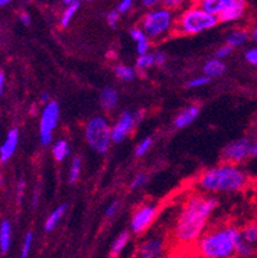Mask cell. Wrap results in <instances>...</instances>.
I'll list each match as a JSON object with an SVG mask.
<instances>
[{
    "label": "cell",
    "mask_w": 257,
    "mask_h": 258,
    "mask_svg": "<svg viewBox=\"0 0 257 258\" xmlns=\"http://www.w3.org/2000/svg\"><path fill=\"white\" fill-rule=\"evenodd\" d=\"M218 207L215 198L203 194H192L181 207L176 220L174 236L179 244H192L201 239L210 216Z\"/></svg>",
    "instance_id": "cell-1"
},
{
    "label": "cell",
    "mask_w": 257,
    "mask_h": 258,
    "mask_svg": "<svg viewBox=\"0 0 257 258\" xmlns=\"http://www.w3.org/2000/svg\"><path fill=\"white\" fill-rule=\"evenodd\" d=\"M248 177L235 165L216 166L204 171L198 180V186L209 193H233L246 186Z\"/></svg>",
    "instance_id": "cell-2"
},
{
    "label": "cell",
    "mask_w": 257,
    "mask_h": 258,
    "mask_svg": "<svg viewBox=\"0 0 257 258\" xmlns=\"http://www.w3.org/2000/svg\"><path fill=\"white\" fill-rule=\"evenodd\" d=\"M240 238V231L233 226L212 230L197 241L198 252L203 258H230L235 254V245Z\"/></svg>",
    "instance_id": "cell-3"
},
{
    "label": "cell",
    "mask_w": 257,
    "mask_h": 258,
    "mask_svg": "<svg viewBox=\"0 0 257 258\" xmlns=\"http://www.w3.org/2000/svg\"><path fill=\"white\" fill-rule=\"evenodd\" d=\"M219 23V18L207 13L198 6H193L179 16L176 20V30L184 35H195L214 29Z\"/></svg>",
    "instance_id": "cell-4"
},
{
    "label": "cell",
    "mask_w": 257,
    "mask_h": 258,
    "mask_svg": "<svg viewBox=\"0 0 257 258\" xmlns=\"http://www.w3.org/2000/svg\"><path fill=\"white\" fill-rule=\"evenodd\" d=\"M174 15L170 9H152L141 20L140 29L145 32L149 39H160L173 30Z\"/></svg>",
    "instance_id": "cell-5"
},
{
    "label": "cell",
    "mask_w": 257,
    "mask_h": 258,
    "mask_svg": "<svg viewBox=\"0 0 257 258\" xmlns=\"http://www.w3.org/2000/svg\"><path fill=\"white\" fill-rule=\"evenodd\" d=\"M88 144L98 153H106L112 142V127L105 117H93L85 128Z\"/></svg>",
    "instance_id": "cell-6"
},
{
    "label": "cell",
    "mask_w": 257,
    "mask_h": 258,
    "mask_svg": "<svg viewBox=\"0 0 257 258\" xmlns=\"http://www.w3.org/2000/svg\"><path fill=\"white\" fill-rule=\"evenodd\" d=\"M60 104L57 102H50L45 104L40 117V142L42 145H49L53 139V131L58 125L60 119Z\"/></svg>",
    "instance_id": "cell-7"
},
{
    "label": "cell",
    "mask_w": 257,
    "mask_h": 258,
    "mask_svg": "<svg viewBox=\"0 0 257 258\" xmlns=\"http://www.w3.org/2000/svg\"><path fill=\"white\" fill-rule=\"evenodd\" d=\"M252 148L253 144L248 139H238L229 143L223 149L224 161L229 165H237L252 157Z\"/></svg>",
    "instance_id": "cell-8"
},
{
    "label": "cell",
    "mask_w": 257,
    "mask_h": 258,
    "mask_svg": "<svg viewBox=\"0 0 257 258\" xmlns=\"http://www.w3.org/2000/svg\"><path fill=\"white\" fill-rule=\"evenodd\" d=\"M157 215V208L153 205H145L139 207L134 212L130 221V227L135 234L144 233L145 230L153 224Z\"/></svg>",
    "instance_id": "cell-9"
},
{
    "label": "cell",
    "mask_w": 257,
    "mask_h": 258,
    "mask_svg": "<svg viewBox=\"0 0 257 258\" xmlns=\"http://www.w3.org/2000/svg\"><path fill=\"white\" fill-rule=\"evenodd\" d=\"M136 121L135 117L130 112H122L121 116L112 126V142L121 143L129 134L133 131Z\"/></svg>",
    "instance_id": "cell-10"
},
{
    "label": "cell",
    "mask_w": 257,
    "mask_h": 258,
    "mask_svg": "<svg viewBox=\"0 0 257 258\" xmlns=\"http://www.w3.org/2000/svg\"><path fill=\"white\" fill-rule=\"evenodd\" d=\"M247 11V3L243 0H228L225 9L219 16V22H235L244 17Z\"/></svg>",
    "instance_id": "cell-11"
},
{
    "label": "cell",
    "mask_w": 257,
    "mask_h": 258,
    "mask_svg": "<svg viewBox=\"0 0 257 258\" xmlns=\"http://www.w3.org/2000/svg\"><path fill=\"white\" fill-rule=\"evenodd\" d=\"M20 142V131L17 127H13L8 131L4 143L0 145V162L6 163L13 157L14 152L18 147Z\"/></svg>",
    "instance_id": "cell-12"
},
{
    "label": "cell",
    "mask_w": 257,
    "mask_h": 258,
    "mask_svg": "<svg viewBox=\"0 0 257 258\" xmlns=\"http://www.w3.org/2000/svg\"><path fill=\"white\" fill-rule=\"evenodd\" d=\"M162 250H164V241L162 239L149 238L141 244L139 249V258H161Z\"/></svg>",
    "instance_id": "cell-13"
},
{
    "label": "cell",
    "mask_w": 257,
    "mask_h": 258,
    "mask_svg": "<svg viewBox=\"0 0 257 258\" xmlns=\"http://www.w3.org/2000/svg\"><path fill=\"white\" fill-rule=\"evenodd\" d=\"M198 114H199V107L198 105H189V107L184 108L181 112H179V114L174 119V125L178 128L187 127L195 121Z\"/></svg>",
    "instance_id": "cell-14"
},
{
    "label": "cell",
    "mask_w": 257,
    "mask_h": 258,
    "mask_svg": "<svg viewBox=\"0 0 257 258\" xmlns=\"http://www.w3.org/2000/svg\"><path fill=\"white\" fill-rule=\"evenodd\" d=\"M100 104L108 111L116 108L119 104V94H117L116 89L111 88V86L103 89L102 93H100Z\"/></svg>",
    "instance_id": "cell-15"
},
{
    "label": "cell",
    "mask_w": 257,
    "mask_h": 258,
    "mask_svg": "<svg viewBox=\"0 0 257 258\" xmlns=\"http://www.w3.org/2000/svg\"><path fill=\"white\" fill-rule=\"evenodd\" d=\"M226 66L223 60L220 59H210L204 63L203 66V74L204 76L214 79V77H219L225 72Z\"/></svg>",
    "instance_id": "cell-16"
},
{
    "label": "cell",
    "mask_w": 257,
    "mask_h": 258,
    "mask_svg": "<svg viewBox=\"0 0 257 258\" xmlns=\"http://www.w3.org/2000/svg\"><path fill=\"white\" fill-rule=\"evenodd\" d=\"M66 211H67V205H61L58 206V207H57L56 210L48 216V217H46L45 225H44L45 231L50 233V231H53V230L58 226L60 221L62 220L63 216H65Z\"/></svg>",
    "instance_id": "cell-17"
},
{
    "label": "cell",
    "mask_w": 257,
    "mask_h": 258,
    "mask_svg": "<svg viewBox=\"0 0 257 258\" xmlns=\"http://www.w3.org/2000/svg\"><path fill=\"white\" fill-rule=\"evenodd\" d=\"M12 243V226L8 220L0 224V252L7 253Z\"/></svg>",
    "instance_id": "cell-18"
},
{
    "label": "cell",
    "mask_w": 257,
    "mask_h": 258,
    "mask_svg": "<svg viewBox=\"0 0 257 258\" xmlns=\"http://www.w3.org/2000/svg\"><path fill=\"white\" fill-rule=\"evenodd\" d=\"M226 4H228V0H203L199 3V7L210 15L219 17L225 9Z\"/></svg>",
    "instance_id": "cell-19"
},
{
    "label": "cell",
    "mask_w": 257,
    "mask_h": 258,
    "mask_svg": "<svg viewBox=\"0 0 257 258\" xmlns=\"http://www.w3.org/2000/svg\"><path fill=\"white\" fill-rule=\"evenodd\" d=\"M249 35L248 32L244 31V30H235L232 31L228 37H226V45H229L230 48H238V46H242L248 41Z\"/></svg>",
    "instance_id": "cell-20"
},
{
    "label": "cell",
    "mask_w": 257,
    "mask_h": 258,
    "mask_svg": "<svg viewBox=\"0 0 257 258\" xmlns=\"http://www.w3.org/2000/svg\"><path fill=\"white\" fill-rule=\"evenodd\" d=\"M52 153L56 161L63 162L68 156H70V145H68L67 140H58L56 144L53 145Z\"/></svg>",
    "instance_id": "cell-21"
},
{
    "label": "cell",
    "mask_w": 257,
    "mask_h": 258,
    "mask_svg": "<svg viewBox=\"0 0 257 258\" xmlns=\"http://www.w3.org/2000/svg\"><path fill=\"white\" fill-rule=\"evenodd\" d=\"M129 239H130V235L127 231H122L115 241H113L112 247H111V254L112 255H120L122 253V250L126 248L127 243H129Z\"/></svg>",
    "instance_id": "cell-22"
},
{
    "label": "cell",
    "mask_w": 257,
    "mask_h": 258,
    "mask_svg": "<svg viewBox=\"0 0 257 258\" xmlns=\"http://www.w3.org/2000/svg\"><path fill=\"white\" fill-rule=\"evenodd\" d=\"M80 6H81V2L74 0V3L71 4V6L66 7L65 11H63L62 13V17H61V26H62V27H67V26L70 25L72 18H74V16L76 15L77 9L80 8Z\"/></svg>",
    "instance_id": "cell-23"
},
{
    "label": "cell",
    "mask_w": 257,
    "mask_h": 258,
    "mask_svg": "<svg viewBox=\"0 0 257 258\" xmlns=\"http://www.w3.org/2000/svg\"><path fill=\"white\" fill-rule=\"evenodd\" d=\"M254 249L251 244L246 243L243 239L240 238L237 241V245H235V254L240 258H251L253 255Z\"/></svg>",
    "instance_id": "cell-24"
},
{
    "label": "cell",
    "mask_w": 257,
    "mask_h": 258,
    "mask_svg": "<svg viewBox=\"0 0 257 258\" xmlns=\"http://www.w3.org/2000/svg\"><path fill=\"white\" fill-rule=\"evenodd\" d=\"M115 74L119 79H121L125 83H129V81H133L134 77H135V71H134L131 67L125 64H119L115 67Z\"/></svg>",
    "instance_id": "cell-25"
},
{
    "label": "cell",
    "mask_w": 257,
    "mask_h": 258,
    "mask_svg": "<svg viewBox=\"0 0 257 258\" xmlns=\"http://www.w3.org/2000/svg\"><path fill=\"white\" fill-rule=\"evenodd\" d=\"M240 235H242V239H243L246 243L253 245L257 241V225L249 224L244 227L242 231H240Z\"/></svg>",
    "instance_id": "cell-26"
},
{
    "label": "cell",
    "mask_w": 257,
    "mask_h": 258,
    "mask_svg": "<svg viewBox=\"0 0 257 258\" xmlns=\"http://www.w3.org/2000/svg\"><path fill=\"white\" fill-rule=\"evenodd\" d=\"M80 172H81V159L79 157H75L71 162L70 172H68V180H70L71 184H75L79 180Z\"/></svg>",
    "instance_id": "cell-27"
},
{
    "label": "cell",
    "mask_w": 257,
    "mask_h": 258,
    "mask_svg": "<svg viewBox=\"0 0 257 258\" xmlns=\"http://www.w3.org/2000/svg\"><path fill=\"white\" fill-rule=\"evenodd\" d=\"M32 243H34V234L30 231V233L26 234L25 239H23L22 248H21L20 258H28V255H30V252H31Z\"/></svg>",
    "instance_id": "cell-28"
},
{
    "label": "cell",
    "mask_w": 257,
    "mask_h": 258,
    "mask_svg": "<svg viewBox=\"0 0 257 258\" xmlns=\"http://www.w3.org/2000/svg\"><path fill=\"white\" fill-rule=\"evenodd\" d=\"M150 66H155V54L147 53L144 55H139L136 59V67L140 70L149 69Z\"/></svg>",
    "instance_id": "cell-29"
},
{
    "label": "cell",
    "mask_w": 257,
    "mask_h": 258,
    "mask_svg": "<svg viewBox=\"0 0 257 258\" xmlns=\"http://www.w3.org/2000/svg\"><path fill=\"white\" fill-rule=\"evenodd\" d=\"M152 144H153V140L150 137H148V138H145V139L141 140L135 149L136 157H143L144 154H147V152L149 151L150 147H152Z\"/></svg>",
    "instance_id": "cell-30"
},
{
    "label": "cell",
    "mask_w": 257,
    "mask_h": 258,
    "mask_svg": "<svg viewBox=\"0 0 257 258\" xmlns=\"http://www.w3.org/2000/svg\"><path fill=\"white\" fill-rule=\"evenodd\" d=\"M211 81V79L207 76H198V77H194V79H192L188 83V88L190 89H197V88H202V86L207 85V84Z\"/></svg>",
    "instance_id": "cell-31"
},
{
    "label": "cell",
    "mask_w": 257,
    "mask_h": 258,
    "mask_svg": "<svg viewBox=\"0 0 257 258\" xmlns=\"http://www.w3.org/2000/svg\"><path fill=\"white\" fill-rule=\"evenodd\" d=\"M148 180V176L145 175V173L140 172L138 173V175H135V177L133 179V181H131V189L133 190H136V189H140V187H143L145 185V182H147Z\"/></svg>",
    "instance_id": "cell-32"
},
{
    "label": "cell",
    "mask_w": 257,
    "mask_h": 258,
    "mask_svg": "<svg viewBox=\"0 0 257 258\" xmlns=\"http://www.w3.org/2000/svg\"><path fill=\"white\" fill-rule=\"evenodd\" d=\"M130 36L136 44L141 43V41H144V40H147V39H149V37L145 35V32L143 31L140 27H134V29H131L130 30Z\"/></svg>",
    "instance_id": "cell-33"
},
{
    "label": "cell",
    "mask_w": 257,
    "mask_h": 258,
    "mask_svg": "<svg viewBox=\"0 0 257 258\" xmlns=\"http://www.w3.org/2000/svg\"><path fill=\"white\" fill-rule=\"evenodd\" d=\"M119 20H120V13L117 12V9H113V11H111L110 13L107 15V23L110 27H116L117 23H119Z\"/></svg>",
    "instance_id": "cell-34"
},
{
    "label": "cell",
    "mask_w": 257,
    "mask_h": 258,
    "mask_svg": "<svg viewBox=\"0 0 257 258\" xmlns=\"http://www.w3.org/2000/svg\"><path fill=\"white\" fill-rule=\"evenodd\" d=\"M244 57H246V60L249 64L257 67V48H251L249 50H247Z\"/></svg>",
    "instance_id": "cell-35"
},
{
    "label": "cell",
    "mask_w": 257,
    "mask_h": 258,
    "mask_svg": "<svg viewBox=\"0 0 257 258\" xmlns=\"http://www.w3.org/2000/svg\"><path fill=\"white\" fill-rule=\"evenodd\" d=\"M233 48H230L229 45H225V46H221L220 49H218L216 51V59H224V58L229 57L230 54H232Z\"/></svg>",
    "instance_id": "cell-36"
},
{
    "label": "cell",
    "mask_w": 257,
    "mask_h": 258,
    "mask_svg": "<svg viewBox=\"0 0 257 258\" xmlns=\"http://www.w3.org/2000/svg\"><path fill=\"white\" fill-rule=\"evenodd\" d=\"M131 7H133V2L131 0H122V2H120L119 6H117V12H119L120 15H125V13L130 11Z\"/></svg>",
    "instance_id": "cell-37"
},
{
    "label": "cell",
    "mask_w": 257,
    "mask_h": 258,
    "mask_svg": "<svg viewBox=\"0 0 257 258\" xmlns=\"http://www.w3.org/2000/svg\"><path fill=\"white\" fill-rule=\"evenodd\" d=\"M155 54V66H162L166 62V54L162 51H156Z\"/></svg>",
    "instance_id": "cell-38"
},
{
    "label": "cell",
    "mask_w": 257,
    "mask_h": 258,
    "mask_svg": "<svg viewBox=\"0 0 257 258\" xmlns=\"http://www.w3.org/2000/svg\"><path fill=\"white\" fill-rule=\"evenodd\" d=\"M117 210H119V203L117 202H112L107 207V210H106V216L107 217H112V216L116 215Z\"/></svg>",
    "instance_id": "cell-39"
},
{
    "label": "cell",
    "mask_w": 257,
    "mask_h": 258,
    "mask_svg": "<svg viewBox=\"0 0 257 258\" xmlns=\"http://www.w3.org/2000/svg\"><path fill=\"white\" fill-rule=\"evenodd\" d=\"M18 17H20V21L23 23V25L28 26L30 23H31V16L28 15L27 12H21L20 15H18Z\"/></svg>",
    "instance_id": "cell-40"
},
{
    "label": "cell",
    "mask_w": 257,
    "mask_h": 258,
    "mask_svg": "<svg viewBox=\"0 0 257 258\" xmlns=\"http://www.w3.org/2000/svg\"><path fill=\"white\" fill-rule=\"evenodd\" d=\"M6 81H7L6 72H4L3 70H0V95L4 93V89H6Z\"/></svg>",
    "instance_id": "cell-41"
},
{
    "label": "cell",
    "mask_w": 257,
    "mask_h": 258,
    "mask_svg": "<svg viewBox=\"0 0 257 258\" xmlns=\"http://www.w3.org/2000/svg\"><path fill=\"white\" fill-rule=\"evenodd\" d=\"M179 4H181V2H179V0H167V2H164L165 8H167V9L174 8V7L179 6Z\"/></svg>",
    "instance_id": "cell-42"
},
{
    "label": "cell",
    "mask_w": 257,
    "mask_h": 258,
    "mask_svg": "<svg viewBox=\"0 0 257 258\" xmlns=\"http://www.w3.org/2000/svg\"><path fill=\"white\" fill-rule=\"evenodd\" d=\"M23 191H25V180L21 179L20 181L17 182V193H18V196H20V197L22 196Z\"/></svg>",
    "instance_id": "cell-43"
},
{
    "label": "cell",
    "mask_w": 257,
    "mask_h": 258,
    "mask_svg": "<svg viewBox=\"0 0 257 258\" xmlns=\"http://www.w3.org/2000/svg\"><path fill=\"white\" fill-rule=\"evenodd\" d=\"M37 205H39V191L35 190L34 196H32V207L35 208Z\"/></svg>",
    "instance_id": "cell-44"
},
{
    "label": "cell",
    "mask_w": 257,
    "mask_h": 258,
    "mask_svg": "<svg viewBox=\"0 0 257 258\" xmlns=\"http://www.w3.org/2000/svg\"><path fill=\"white\" fill-rule=\"evenodd\" d=\"M157 3H159L157 0H143V2H141V6L153 7V6H156Z\"/></svg>",
    "instance_id": "cell-45"
},
{
    "label": "cell",
    "mask_w": 257,
    "mask_h": 258,
    "mask_svg": "<svg viewBox=\"0 0 257 258\" xmlns=\"http://www.w3.org/2000/svg\"><path fill=\"white\" fill-rule=\"evenodd\" d=\"M50 97H49V94L48 93H44V94H41V97H40V100H41L42 103H45V104H48L49 102H50Z\"/></svg>",
    "instance_id": "cell-46"
},
{
    "label": "cell",
    "mask_w": 257,
    "mask_h": 258,
    "mask_svg": "<svg viewBox=\"0 0 257 258\" xmlns=\"http://www.w3.org/2000/svg\"><path fill=\"white\" fill-rule=\"evenodd\" d=\"M251 37H252V40H253L254 43H257V25L254 26L253 30H252V32H251Z\"/></svg>",
    "instance_id": "cell-47"
},
{
    "label": "cell",
    "mask_w": 257,
    "mask_h": 258,
    "mask_svg": "<svg viewBox=\"0 0 257 258\" xmlns=\"http://www.w3.org/2000/svg\"><path fill=\"white\" fill-rule=\"evenodd\" d=\"M252 157H257V143L253 144V148H252Z\"/></svg>",
    "instance_id": "cell-48"
},
{
    "label": "cell",
    "mask_w": 257,
    "mask_h": 258,
    "mask_svg": "<svg viewBox=\"0 0 257 258\" xmlns=\"http://www.w3.org/2000/svg\"><path fill=\"white\" fill-rule=\"evenodd\" d=\"M9 3H11L9 0H0V7H6V6H8Z\"/></svg>",
    "instance_id": "cell-49"
}]
</instances>
